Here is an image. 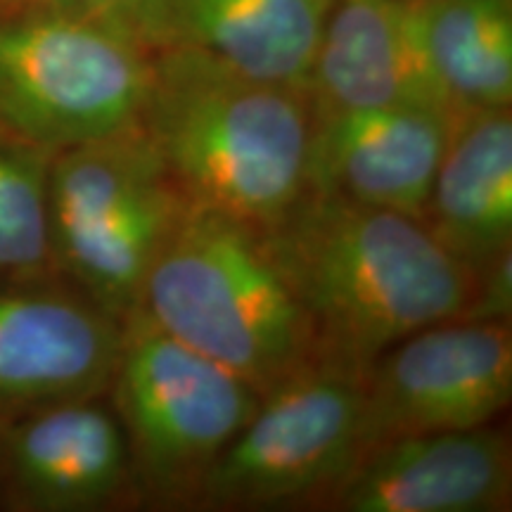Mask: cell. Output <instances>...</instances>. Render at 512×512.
Segmentation results:
<instances>
[{"label": "cell", "mask_w": 512, "mask_h": 512, "mask_svg": "<svg viewBox=\"0 0 512 512\" xmlns=\"http://www.w3.org/2000/svg\"><path fill=\"white\" fill-rule=\"evenodd\" d=\"M261 230L325 366L366 377L396 342L456 320L470 297L475 271L396 211L304 190Z\"/></svg>", "instance_id": "obj_1"}, {"label": "cell", "mask_w": 512, "mask_h": 512, "mask_svg": "<svg viewBox=\"0 0 512 512\" xmlns=\"http://www.w3.org/2000/svg\"><path fill=\"white\" fill-rule=\"evenodd\" d=\"M311 100L190 48L150 50L138 126L192 207L266 228L306 190Z\"/></svg>", "instance_id": "obj_2"}, {"label": "cell", "mask_w": 512, "mask_h": 512, "mask_svg": "<svg viewBox=\"0 0 512 512\" xmlns=\"http://www.w3.org/2000/svg\"><path fill=\"white\" fill-rule=\"evenodd\" d=\"M140 309L259 396L318 363L264 230L223 211L190 204L147 275Z\"/></svg>", "instance_id": "obj_3"}, {"label": "cell", "mask_w": 512, "mask_h": 512, "mask_svg": "<svg viewBox=\"0 0 512 512\" xmlns=\"http://www.w3.org/2000/svg\"><path fill=\"white\" fill-rule=\"evenodd\" d=\"M190 202L138 124L57 150L50 159V264L69 287L119 320Z\"/></svg>", "instance_id": "obj_4"}, {"label": "cell", "mask_w": 512, "mask_h": 512, "mask_svg": "<svg viewBox=\"0 0 512 512\" xmlns=\"http://www.w3.org/2000/svg\"><path fill=\"white\" fill-rule=\"evenodd\" d=\"M110 406L124 430L138 503L185 510L261 396L252 384L190 349L145 309L121 318Z\"/></svg>", "instance_id": "obj_5"}, {"label": "cell", "mask_w": 512, "mask_h": 512, "mask_svg": "<svg viewBox=\"0 0 512 512\" xmlns=\"http://www.w3.org/2000/svg\"><path fill=\"white\" fill-rule=\"evenodd\" d=\"M150 50L110 22L0 10V128L64 150L138 124Z\"/></svg>", "instance_id": "obj_6"}, {"label": "cell", "mask_w": 512, "mask_h": 512, "mask_svg": "<svg viewBox=\"0 0 512 512\" xmlns=\"http://www.w3.org/2000/svg\"><path fill=\"white\" fill-rule=\"evenodd\" d=\"M366 451L363 375L311 363L266 394L185 510L318 508Z\"/></svg>", "instance_id": "obj_7"}, {"label": "cell", "mask_w": 512, "mask_h": 512, "mask_svg": "<svg viewBox=\"0 0 512 512\" xmlns=\"http://www.w3.org/2000/svg\"><path fill=\"white\" fill-rule=\"evenodd\" d=\"M363 396L366 448L491 425L512 401L510 323L444 320L413 332L368 368Z\"/></svg>", "instance_id": "obj_8"}, {"label": "cell", "mask_w": 512, "mask_h": 512, "mask_svg": "<svg viewBox=\"0 0 512 512\" xmlns=\"http://www.w3.org/2000/svg\"><path fill=\"white\" fill-rule=\"evenodd\" d=\"M105 396L0 420V508L98 512L138 503L121 422Z\"/></svg>", "instance_id": "obj_9"}, {"label": "cell", "mask_w": 512, "mask_h": 512, "mask_svg": "<svg viewBox=\"0 0 512 512\" xmlns=\"http://www.w3.org/2000/svg\"><path fill=\"white\" fill-rule=\"evenodd\" d=\"M0 287V420L110 392L121 320L81 292Z\"/></svg>", "instance_id": "obj_10"}, {"label": "cell", "mask_w": 512, "mask_h": 512, "mask_svg": "<svg viewBox=\"0 0 512 512\" xmlns=\"http://www.w3.org/2000/svg\"><path fill=\"white\" fill-rule=\"evenodd\" d=\"M335 512H505L512 448L503 430L406 434L368 446L323 498Z\"/></svg>", "instance_id": "obj_11"}, {"label": "cell", "mask_w": 512, "mask_h": 512, "mask_svg": "<svg viewBox=\"0 0 512 512\" xmlns=\"http://www.w3.org/2000/svg\"><path fill=\"white\" fill-rule=\"evenodd\" d=\"M453 119L422 107L313 114L306 190L420 221Z\"/></svg>", "instance_id": "obj_12"}, {"label": "cell", "mask_w": 512, "mask_h": 512, "mask_svg": "<svg viewBox=\"0 0 512 512\" xmlns=\"http://www.w3.org/2000/svg\"><path fill=\"white\" fill-rule=\"evenodd\" d=\"M335 0H136L121 22L147 50H202L264 81L304 88Z\"/></svg>", "instance_id": "obj_13"}, {"label": "cell", "mask_w": 512, "mask_h": 512, "mask_svg": "<svg viewBox=\"0 0 512 512\" xmlns=\"http://www.w3.org/2000/svg\"><path fill=\"white\" fill-rule=\"evenodd\" d=\"M306 93L313 114L422 107L456 117L422 46L415 0H335Z\"/></svg>", "instance_id": "obj_14"}, {"label": "cell", "mask_w": 512, "mask_h": 512, "mask_svg": "<svg viewBox=\"0 0 512 512\" xmlns=\"http://www.w3.org/2000/svg\"><path fill=\"white\" fill-rule=\"evenodd\" d=\"M420 221L470 271L512 247L510 107L453 119Z\"/></svg>", "instance_id": "obj_15"}, {"label": "cell", "mask_w": 512, "mask_h": 512, "mask_svg": "<svg viewBox=\"0 0 512 512\" xmlns=\"http://www.w3.org/2000/svg\"><path fill=\"white\" fill-rule=\"evenodd\" d=\"M415 15L456 117L512 105V0H415Z\"/></svg>", "instance_id": "obj_16"}, {"label": "cell", "mask_w": 512, "mask_h": 512, "mask_svg": "<svg viewBox=\"0 0 512 512\" xmlns=\"http://www.w3.org/2000/svg\"><path fill=\"white\" fill-rule=\"evenodd\" d=\"M55 152L0 128V278L53 273L48 176Z\"/></svg>", "instance_id": "obj_17"}, {"label": "cell", "mask_w": 512, "mask_h": 512, "mask_svg": "<svg viewBox=\"0 0 512 512\" xmlns=\"http://www.w3.org/2000/svg\"><path fill=\"white\" fill-rule=\"evenodd\" d=\"M456 320L510 323L512 320V247L498 252L472 275V290Z\"/></svg>", "instance_id": "obj_18"}, {"label": "cell", "mask_w": 512, "mask_h": 512, "mask_svg": "<svg viewBox=\"0 0 512 512\" xmlns=\"http://www.w3.org/2000/svg\"><path fill=\"white\" fill-rule=\"evenodd\" d=\"M136 0H0V10H41L83 19L110 22L121 29V22Z\"/></svg>", "instance_id": "obj_19"}]
</instances>
